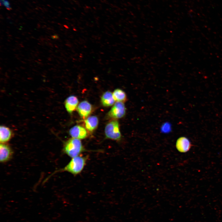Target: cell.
Wrapping results in <instances>:
<instances>
[{"mask_svg":"<svg viewBox=\"0 0 222 222\" xmlns=\"http://www.w3.org/2000/svg\"><path fill=\"white\" fill-rule=\"evenodd\" d=\"M87 156H78L72 158L68 163L63 168L56 171H67L74 175H76L81 172L84 168L87 160Z\"/></svg>","mask_w":222,"mask_h":222,"instance_id":"1","label":"cell"},{"mask_svg":"<svg viewBox=\"0 0 222 222\" xmlns=\"http://www.w3.org/2000/svg\"><path fill=\"white\" fill-rule=\"evenodd\" d=\"M63 151L69 156L73 158L87 150L84 148L80 139L72 138L65 142Z\"/></svg>","mask_w":222,"mask_h":222,"instance_id":"2","label":"cell"},{"mask_svg":"<svg viewBox=\"0 0 222 222\" xmlns=\"http://www.w3.org/2000/svg\"><path fill=\"white\" fill-rule=\"evenodd\" d=\"M105 133L106 138L115 141L120 140L121 135L118 121L113 119L109 121L105 126Z\"/></svg>","mask_w":222,"mask_h":222,"instance_id":"3","label":"cell"},{"mask_svg":"<svg viewBox=\"0 0 222 222\" xmlns=\"http://www.w3.org/2000/svg\"><path fill=\"white\" fill-rule=\"evenodd\" d=\"M126 108L123 102L117 101L108 113L109 117L113 119L123 117L125 115Z\"/></svg>","mask_w":222,"mask_h":222,"instance_id":"4","label":"cell"},{"mask_svg":"<svg viewBox=\"0 0 222 222\" xmlns=\"http://www.w3.org/2000/svg\"><path fill=\"white\" fill-rule=\"evenodd\" d=\"M13 151L10 146L6 143H1L0 145V161L5 163L12 158Z\"/></svg>","mask_w":222,"mask_h":222,"instance_id":"5","label":"cell"},{"mask_svg":"<svg viewBox=\"0 0 222 222\" xmlns=\"http://www.w3.org/2000/svg\"><path fill=\"white\" fill-rule=\"evenodd\" d=\"M72 138L82 139L87 137L88 134L86 129L80 125H76L72 127L69 131Z\"/></svg>","mask_w":222,"mask_h":222,"instance_id":"6","label":"cell"},{"mask_svg":"<svg viewBox=\"0 0 222 222\" xmlns=\"http://www.w3.org/2000/svg\"><path fill=\"white\" fill-rule=\"evenodd\" d=\"M76 109L81 117L85 118L87 117L90 114L92 111V107L88 101H84L79 104Z\"/></svg>","mask_w":222,"mask_h":222,"instance_id":"7","label":"cell"},{"mask_svg":"<svg viewBox=\"0 0 222 222\" xmlns=\"http://www.w3.org/2000/svg\"><path fill=\"white\" fill-rule=\"evenodd\" d=\"M175 146L179 151L181 153H185L190 150L192 144L187 138L181 137L177 140Z\"/></svg>","mask_w":222,"mask_h":222,"instance_id":"8","label":"cell"},{"mask_svg":"<svg viewBox=\"0 0 222 222\" xmlns=\"http://www.w3.org/2000/svg\"><path fill=\"white\" fill-rule=\"evenodd\" d=\"M78 102V99L75 96L72 95L67 98L64 101V105L68 113L71 114L76 110Z\"/></svg>","mask_w":222,"mask_h":222,"instance_id":"9","label":"cell"},{"mask_svg":"<svg viewBox=\"0 0 222 222\" xmlns=\"http://www.w3.org/2000/svg\"><path fill=\"white\" fill-rule=\"evenodd\" d=\"M12 136V132L8 127L1 125L0 127V142L1 143H6L9 141Z\"/></svg>","mask_w":222,"mask_h":222,"instance_id":"10","label":"cell"},{"mask_svg":"<svg viewBox=\"0 0 222 222\" xmlns=\"http://www.w3.org/2000/svg\"><path fill=\"white\" fill-rule=\"evenodd\" d=\"M98 122V118L95 116L88 117L84 120L85 128L88 131L92 132L97 127Z\"/></svg>","mask_w":222,"mask_h":222,"instance_id":"11","label":"cell"},{"mask_svg":"<svg viewBox=\"0 0 222 222\" xmlns=\"http://www.w3.org/2000/svg\"><path fill=\"white\" fill-rule=\"evenodd\" d=\"M115 101L113 93L109 91L105 92L101 96V102L104 106H111L114 104Z\"/></svg>","mask_w":222,"mask_h":222,"instance_id":"12","label":"cell"},{"mask_svg":"<svg viewBox=\"0 0 222 222\" xmlns=\"http://www.w3.org/2000/svg\"><path fill=\"white\" fill-rule=\"evenodd\" d=\"M113 96L115 101L122 102H125L127 99L126 95L122 90L117 88L115 89L113 93Z\"/></svg>","mask_w":222,"mask_h":222,"instance_id":"13","label":"cell"},{"mask_svg":"<svg viewBox=\"0 0 222 222\" xmlns=\"http://www.w3.org/2000/svg\"><path fill=\"white\" fill-rule=\"evenodd\" d=\"M0 5H4L8 10H10L11 9L9 2L7 0H0Z\"/></svg>","mask_w":222,"mask_h":222,"instance_id":"14","label":"cell"},{"mask_svg":"<svg viewBox=\"0 0 222 222\" xmlns=\"http://www.w3.org/2000/svg\"><path fill=\"white\" fill-rule=\"evenodd\" d=\"M170 125L168 123H165L163 125L162 128V130L163 132H168L170 130Z\"/></svg>","mask_w":222,"mask_h":222,"instance_id":"15","label":"cell"},{"mask_svg":"<svg viewBox=\"0 0 222 222\" xmlns=\"http://www.w3.org/2000/svg\"><path fill=\"white\" fill-rule=\"evenodd\" d=\"M51 38L53 39H57L58 36L56 35H54L51 36Z\"/></svg>","mask_w":222,"mask_h":222,"instance_id":"16","label":"cell"}]
</instances>
